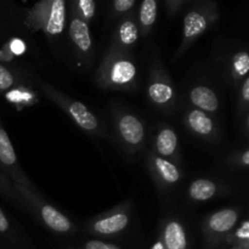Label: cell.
Returning <instances> with one entry per match:
<instances>
[{
    "instance_id": "1",
    "label": "cell",
    "mask_w": 249,
    "mask_h": 249,
    "mask_svg": "<svg viewBox=\"0 0 249 249\" xmlns=\"http://www.w3.org/2000/svg\"><path fill=\"white\" fill-rule=\"evenodd\" d=\"M26 26L32 31H44L49 36H58L65 29L66 2L63 0H44L28 12Z\"/></svg>"
},
{
    "instance_id": "2",
    "label": "cell",
    "mask_w": 249,
    "mask_h": 249,
    "mask_svg": "<svg viewBox=\"0 0 249 249\" xmlns=\"http://www.w3.org/2000/svg\"><path fill=\"white\" fill-rule=\"evenodd\" d=\"M48 91V94L50 95L51 99L53 101L57 102V105H60L63 108V111L85 131H89V133H96L99 130V122L97 118L95 117L94 113L88 109V107L85 105H83L82 102L78 101H72V100L66 99L65 96L60 95L56 91H51L49 89H44Z\"/></svg>"
},
{
    "instance_id": "3",
    "label": "cell",
    "mask_w": 249,
    "mask_h": 249,
    "mask_svg": "<svg viewBox=\"0 0 249 249\" xmlns=\"http://www.w3.org/2000/svg\"><path fill=\"white\" fill-rule=\"evenodd\" d=\"M0 167L6 170L7 174L16 181V185H21L23 187H32V184L22 173L21 167L17 162L14 145H12L6 130L2 128L1 123H0Z\"/></svg>"
},
{
    "instance_id": "4",
    "label": "cell",
    "mask_w": 249,
    "mask_h": 249,
    "mask_svg": "<svg viewBox=\"0 0 249 249\" xmlns=\"http://www.w3.org/2000/svg\"><path fill=\"white\" fill-rule=\"evenodd\" d=\"M136 67L128 58H117L107 70V82L117 88L130 85L135 80Z\"/></svg>"
},
{
    "instance_id": "5",
    "label": "cell",
    "mask_w": 249,
    "mask_h": 249,
    "mask_svg": "<svg viewBox=\"0 0 249 249\" xmlns=\"http://www.w3.org/2000/svg\"><path fill=\"white\" fill-rule=\"evenodd\" d=\"M118 130L124 142L133 147L141 145L145 138L143 124L134 114H123L119 118Z\"/></svg>"
},
{
    "instance_id": "6",
    "label": "cell",
    "mask_w": 249,
    "mask_h": 249,
    "mask_svg": "<svg viewBox=\"0 0 249 249\" xmlns=\"http://www.w3.org/2000/svg\"><path fill=\"white\" fill-rule=\"evenodd\" d=\"M129 225V215L125 212H113L97 219L91 224V231L96 235L111 236L119 233Z\"/></svg>"
},
{
    "instance_id": "7",
    "label": "cell",
    "mask_w": 249,
    "mask_h": 249,
    "mask_svg": "<svg viewBox=\"0 0 249 249\" xmlns=\"http://www.w3.org/2000/svg\"><path fill=\"white\" fill-rule=\"evenodd\" d=\"M40 204L39 206V215L49 229L58 233H68L72 231V223L65 214L58 212L55 207L50 206V204Z\"/></svg>"
},
{
    "instance_id": "8",
    "label": "cell",
    "mask_w": 249,
    "mask_h": 249,
    "mask_svg": "<svg viewBox=\"0 0 249 249\" xmlns=\"http://www.w3.org/2000/svg\"><path fill=\"white\" fill-rule=\"evenodd\" d=\"M238 220V213L235 209H223L214 213L207 221L208 231L213 236H221L230 232Z\"/></svg>"
},
{
    "instance_id": "9",
    "label": "cell",
    "mask_w": 249,
    "mask_h": 249,
    "mask_svg": "<svg viewBox=\"0 0 249 249\" xmlns=\"http://www.w3.org/2000/svg\"><path fill=\"white\" fill-rule=\"evenodd\" d=\"M160 241L165 249H187L189 247L186 231L182 224L177 220H170L165 224Z\"/></svg>"
},
{
    "instance_id": "10",
    "label": "cell",
    "mask_w": 249,
    "mask_h": 249,
    "mask_svg": "<svg viewBox=\"0 0 249 249\" xmlns=\"http://www.w3.org/2000/svg\"><path fill=\"white\" fill-rule=\"evenodd\" d=\"M209 21L204 14L199 11H190L184 19V41L190 43L206 32Z\"/></svg>"
},
{
    "instance_id": "11",
    "label": "cell",
    "mask_w": 249,
    "mask_h": 249,
    "mask_svg": "<svg viewBox=\"0 0 249 249\" xmlns=\"http://www.w3.org/2000/svg\"><path fill=\"white\" fill-rule=\"evenodd\" d=\"M190 100L195 106L198 107L199 111L215 112L219 107V100L215 92L204 85L195 87L190 91Z\"/></svg>"
},
{
    "instance_id": "12",
    "label": "cell",
    "mask_w": 249,
    "mask_h": 249,
    "mask_svg": "<svg viewBox=\"0 0 249 249\" xmlns=\"http://www.w3.org/2000/svg\"><path fill=\"white\" fill-rule=\"evenodd\" d=\"M70 36L73 43L80 51H83V53L90 51L92 41L91 36H90L89 27H88L87 22L83 21L80 17H74L71 22Z\"/></svg>"
},
{
    "instance_id": "13",
    "label": "cell",
    "mask_w": 249,
    "mask_h": 249,
    "mask_svg": "<svg viewBox=\"0 0 249 249\" xmlns=\"http://www.w3.org/2000/svg\"><path fill=\"white\" fill-rule=\"evenodd\" d=\"M148 96L153 104L158 106H164V105L170 104L174 99V89L164 80L156 79L148 85Z\"/></svg>"
},
{
    "instance_id": "14",
    "label": "cell",
    "mask_w": 249,
    "mask_h": 249,
    "mask_svg": "<svg viewBox=\"0 0 249 249\" xmlns=\"http://www.w3.org/2000/svg\"><path fill=\"white\" fill-rule=\"evenodd\" d=\"M187 123L195 133L202 136L211 135L214 130V123L211 117L199 109H194L187 114Z\"/></svg>"
},
{
    "instance_id": "15",
    "label": "cell",
    "mask_w": 249,
    "mask_h": 249,
    "mask_svg": "<svg viewBox=\"0 0 249 249\" xmlns=\"http://www.w3.org/2000/svg\"><path fill=\"white\" fill-rule=\"evenodd\" d=\"M153 168L160 179L165 184H177L180 180V172L174 163L169 162L165 158L156 157L153 160Z\"/></svg>"
},
{
    "instance_id": "16",
    "label": "cell",
    "mask_w": 249,
    "mask_h": 249,
    "mask_svg": "<svg viewBox=\"0 0 249 249\" xmlns=\"http://www.w3.org/2000/svg\"><path fill=\"white\" fill-rule=\"evenodd\" d=\"M178 147V135L173 129L164 128L158 133L156 139V148L160 156L170 157L175 153Z\"/></svg>"
},
{
    "instance_id": "17",
    "label": "cell",
    "mask_w": 249,
    "mask_h": 249,
    "mask_svg": "<svg viewBox=\"0 0 249 249\" xmlns=\"http://www.w3.org/2000/svg\"><path fill=\"white\" fill-rule=\"evenodd\" d=\"M216 185L207 179H198L192 182L189 187V196L194 201L204 202L213 198L216 194Z\"/></svg>"
},
{
    "instance_id": "18",
    "label": "cell",
    "mask_w": 249,
    "mask_h": 249,
    "mask_svg": "<svg viewBox=\"0 0 249 249\" xmlns=\"http://www.w3.org/2000/svg\"><path fill=\"white\" fill-rule=\"evenodd\" d=\"M157 2L155 0H145L140 6V23L145 29L153 26L157 18Z\"/></svg>"
},
{
    "instance_id": "19",
    "label": "cell",
    "mask_w": 249,
    "mask_h": 249,
    "mask_svg": "<svg viewBox=\"0 0 249 249\" xmlns=\"http://www.w3.org/2000/svg\"><path fill=\"white\" fill-rule=\"evenodd\" d=\"M119 39L124 45H133L136 43L139 36V29L135 22L133 21H124L122 22L118 29Z\"/></svg>"
},
{
    "instance_id": "20",
    "label": "cell",
    "mask_w": 249,
    "mask_h": 249,
    "mask_svg": "<svg viewBox=\"0 0 249 249\" xmlns=\"http://www.w3.org/2000/svg\"><path fill=\"white\" fill-rule=\"evenodd\" d=\"M232 70L236 77H238L240 79L247 75L249 71V55L247 51H240L233 56Z\"/></svg>"
},
{
    "instance_id": "21",
    "label": "cell",
    "mask_w": 249,
    "mask_h": 249,
    "mask_svg": "<svg viewBox=\"0 0 249 249\" xmlns=\"http://www.w3.org/2000/svg\"><path fill=\"white\" fill-rule=\"evenodd\" d=\"M77 6L79 9L80 15L82 17L80 18L85 22L90 21L92 17L95 16V11H96V2L94 0H79L77 2Z\"/></svg>"
},
{
    "instance_id": "22",
    "label": "cell",
    "mask_w": 249,
    "mask_h": 249,
    "mask_svg": "<svg viewBox=\"0 0 249 249\" xmlns=\"http://www.w3.org/2000/svg\"><path fill=\"white\" fill-rule=\"evenodd\" d=\"M14 83H15L14 74L10 72L9 68L0 65V91L9 90L10 88L14 85Z\"/></svg>"
},
{
    "instance_id": "23",
    "label": "cell",
    "mask_w": 249,
    "mask_h": 249,
    "mask_svg": "<svg viewBox=\"0 0 249 249\" xmlns=\"http://www.w3.org/2000/svg\"><path fill=\"white\" fill-rule=\"evenodd\" d=\"M84 249H121L118 246L111 245V243L102 242V241H89L85 243Z\"/></svg>"
},
{
    "instance_id": "24",
    "label": "cell",
    "mask_w": 249,
    "mask_h": 249,
    "mask_svg": "<svg viewBox=\"0 0 249 249\" xmlns=\"http://www.w3.org/2000/svg\"><path fill=\"white\" fill-rule=\"evenodd\" d=\"M135 5V0H116L113 7L117 12H125Z\"/></svg>"
},
{
    "instance_id": "25",
    "label": "cell",
    "mask_w": 249,
    "mask_h": 249,
    "mask_svg": "<svg viewBox=\"0 0 249 249\" xmlns=\"http://www.w3.org/2000/svg\"><path fill=\"white\" fill-rule=\"evenodd\" d=\"M10 230V223L7 220L6 215L4 214V212L0 209V233H6Z\"/></svg>"
},
{
    "instance_id": "26",
    "label": "cell",
    "mask_w": 249,
    "mask_h": 249,
    "mask_svg": "<svg viewBox=\"0 0 249 249\" xmlns=\"http://www.w3.org/2000/svg\"><path fill=\"white\" fill-rule=\"evenodd\" d=\"M10 48H11V50L14 51V53H23V50H24V45L21 43V41L17 40V39H16V40L12 41L11 44H10Z\"/></svg>"
},
{
    "instance_id": "27",
    "label": "cell",
    "mask_w": 249,
    "mask_h": 249,
    "mask_svg": "<svg viewBox=\"0 0 249 249\" xmlns=\"http://www.w3.org/2000/svg\"><path fill=\"white\" fill-rule=\"evenodd\" d=\"M0 191L4 192V194H6V195L10 194V187H9V185H7L6 179H5V177L2 175L1 170H0Z\"/></svg>"
},
{
    "instance_id": "28",
    "label": "cell",
    "mask_w": 249,
    "mask_h": 249,
    "mask_svg": "<svg viewBox=\"0 0 249 249\" xmlns=\"http://www.w3.org/2000/svg\"><path fill=\"white\" fill-rule=\"evenodd\" d=\"M242 99L245 100L246 102H248L249 100V79H247L243 82V87H242Z\"/></svg>"
},
{
    "instance_id": "29",
    "label": "cell",
    "mask_w": 249,
    "mask_h": 249,
    "mask_svg": "<svg viewBox=\"0 0 249 249\" xmlns=\"http://www.w3.org/2000/svg\"><path fill=\"white\" fill-rule=\"evenodd\" d=\"M242 162H243V164L246 165V167H247V165H249V152H248V151H246V152L243 153Z\"/></svg>"
},
{
    "instance_id": "30",
    "label": "cell",
    "mask_w": 249,
    "mask_h": 249,
    "mask_svg": "<svg viewBox=\"0 0 249 249\" xmlns=\"http://www.w3.org/2000/svg\"><path fill=\"white\" fill-rule=\"evenodd\" d=\"M150 249H165V248H164V246H163L162 241H160V240H158L157 242H156L155 245H153L152 247H151Z\"/></svg>"
}]
</instances>
